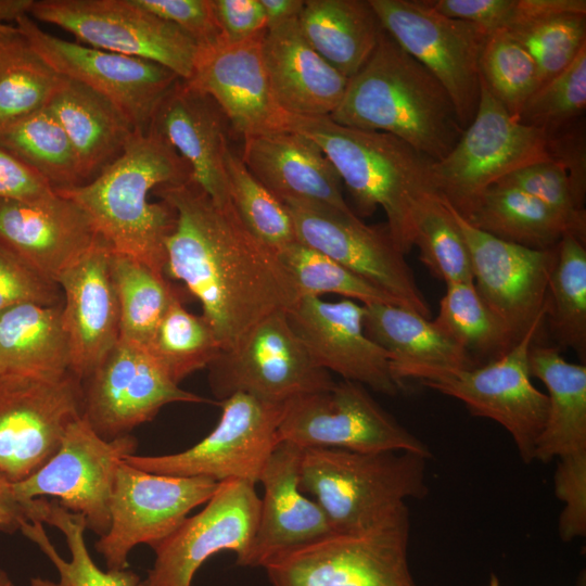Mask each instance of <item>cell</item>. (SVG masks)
<instances>
[{
    "label": "cell",
    "mask_w": 586,
    "mask_h": 586,
    "mask_svg": "<svg viewBox=\"0 0 586 586\" xmlns=\"http://www.w3.org/2000/svg\"><path fill=\"white\" fill-rule=\"evenodd\" d=\"M153 192L176 214L165 241V273L201 303L221 351L296 304L298 290L279 254L245 227L232 203L216 204L192 179Z\"/></svg>",
    "instance_id": "1"
},
{
    "label": "cell",
    "mask_w": 586,
    "mask_h": 586,
    "mask_svg": "<svg viewBox=\"0 0 586 586\" xmlns=\"http://www.w3.org/2000/svg\"><path fill=\"white\" fill-rule=\"evenodd\" d=\"M191 179L186 161L154 129L136 131L120 156L92 180L55 192L74 201L114 253L164 276L165 241L176 214L164 201L152 203L158 187Z\"/></svg>",
    "instance_id": "2"
},
{
    "label": "cell",
    "mask_w": 586,
    "mask_h": 586,
    "mask_svg": "<svg viewBox=\"0 0 586 586\" xmlns=\"http://www.w3.org/2000/svg\"><path fill=\"white\" fill-rule=\"evenodd\" d=\"M329 117L343 126L390 133L434 162L451 151L464 130L445 88L383 28Z\"/></svg>",
    "instance_id": "3"
},
{
    "label": "cell",
    "mask_w": 586,
    "mask_h": 586,
    "mask_svg": "<svg viewBox=\"0 0 586 586\" xmlns=\"http://www.w3.org/2000/svg\"><path fill=\"white\" fill-rule=\"evenodd\" d=\"M288 129L315 141L358 211L370 215L381 206L395 245L403 254L411 251L421 206L440 195L432 176L434 161L390 133L343 126L329 116L289 114Z\"/></svg>",
    "instance_id": "4"
},
{
    "label": "cell",
    "mask_w": 586,
    "mask_h": 586,
    "mask_svg": "<svg viewBox=\"0 0 586 586\" xmlns=\"http://www.w3.org/2000/svg\"><path fill=\"white\" fill-rule=\"evenodd\" d=\"M410 451L358 453L305 448L300 487L321 507L336 533L370 527L428 495L426 461Z\"/></svg>",
    "instance_id": "5"
},
{
    "label": "cell",
    "mask_w": 586,
    "mask_h": 586,
    "mask_svg": "<svg viewBox=\"0 0 586 586\" xmlns=\"http://www.w3.org/2000/svg\"><path fill=\"white\" fill-rule=\"evenodd\" d=\"M410 517L404 505L377 524L332 533L271 558V586H419L409 568Z\"/></svg>",
    "instance_id": "6"
},
{
    "label": "cell",
    "mask_w": 586,
    "mask_h": 586,
    "mask_svg": "<svg viewBox=\"0 0 586 586\" xmlns=\"http://www.w3.org/2000/svg\"><path fill=\"white\" fill-rule=\"evenodd\" d=\"M471 123L442 160L432 163L438 194L468 219L482 193L510 173L550 160L549 135L513 118L480 77Z\"/></svg>",
    "instance_id": "7"
},
{
    "label": "cell",
    "mask_w": 586,
    "mask_h": 586,
    "mask_svg": "<svg viewBox=\"0 0 586 586\" xmlns=\"http://www.w3.org/2000/svg\"><path fill=\"white\" fill-rule=\"evenodd\" d=\"M547 313L548 305L507 353L485 365L462 370H420L411 378L459 399L473 416L499 423L526 463L534 460L548 413V396L532 383L528 361Z\"/></svg>",
    "instance_id": "8"
},
{
    "label": "cell",
    "mask_w": 586,
    "mask_h": 586,
    "mask_svg": "<svg viewBox=\"0 0 586 586\" xmlns=\"http://www.w3.org/2000/svg\"><path fill=\"white\" fill-rule=\"evenodd\" d=\"M212 392L220 402L244 393L272 404L334 385L293 331L286 311L267 316L207 367Z\"/></svg>",
    "instance_id": "9"
},
{
    "label": "cell",
    "mask_w": 586,
    "mask_h": 586,
    "mask_svg": "<svg viewBox=\"0 0 586 586\" xmlns=\"http://www.w3.org/2000/svg\"><path fill=\"white\" fill-rule=\"evenodd\" d=\"M277 438L303 449L410 451L428 459L432 456L428 445L386 412L364 385L347 380L286 402Z\"/></svg>",
    "instance_id": "10"
},
{
    "label": "cell",
    "mask_w": 586,
    "mask_h": 586,
    "mask_svg": "<svg viewBox=\"0 0 586 586\" xmlns=\"http://www.w3.org/2000/svg\"><path fill=\"white\" fill-rule=\"evenodd\" d=\"M28 15L81 44L157 63L184 80L192 77L196 43L135 0H34Z\"/></svg>",
    "instance_id": "11"
},
{
    "label": "cell",
    "mask_w": 586,
    "mask_h": 586,
    "mask_svg": "<svg viewBox=\"0 0 586 586\" xmlns=\"http://www.w3.org/2000/svg\"><path fill=\"white\" fill-rule=\"evenodd\" d=\"M82 411V383L72 372L0 374V473L12 483L33 475L58 453Z\"/></svg>",
    "instance_id": "12"
},
{
    "label": "cell",
    "mask_w": 586,
    "mask_h": 586,
    "mask_svg": "<svg viewBox=\"0 0 586 586\" xmlns=\"http://www.w3.org/2000/svg\"><path fill=\"white\" fill-rule=\"evenodd\" d=\"M382 28L449 94L464 129L480 101L479 61L488 34L447 17L425 0H369Z\"/></svg>",
    "instance_id": "13"
},
{
    "label": "cell",
    "mask_w": 586,
    "mask_h": 586,
    "mask_svg": "<svg viewBox=\"0 0 586 586\" xmlns=\"http://www.w3.org/2000/svg\"><path fill=\"white\" fill-rule=\"evenodd\" d=\"M217 425L192 447L160 456L130 455L125 461L146 472L170 476H203L221 482L239 479L258 483L278 443L284 404H272L244 393L219 402Z\"/></svg>",
    "instance_id": "14"
},
{
    "label": "cell",
    "mask_w": 586,
    "mask_h": 586,
    "mask_svg": "<svg viewBox=\"0 0 586 586\" xmlns=\"http://www.w3.org/2000/svg\"><path fill=\"white\" fill-rule=\"evenodd\" d=\"M14 24L33 51L51 68L109 100L136 131L150 129L158 105L181 79L157 63L53 36L27 14Z\"/></svg>",
    "instance_id": "15"
},
{
    "label": "cell",
    "mask_w": 586,
    "mask_h": 586,
    "mask_svg": "<svg viewBox=\"0 0 586 586\" xmlns=\"http://www.w3.org/2000/svg\"><path fill=\"white\" fill-rule=\"evenodd\" d=\"M218 483L203 476L155 474L123 460L110 499L109 531L94 544L106 570L127 569L136 546L153 548L164 540L213 496Z\"/></svg>",
    "instance_id": "16"
},
{
    "label": "cell",
    "mask_w": 586,
    "mask_h": 586,
    "mask_svg": "<svg viewBox=\"0 0 586 586\" xmlns=\"http://www.w3.org/2000/svg\"><path fill=\"white\" fill-rule=\"evenodd\" d=\"M300 243L332 258L424 318L431 308L415 275L387 228L371 227L355 213L330 206L288 201Z\"/></svg>",
    "instance_id": "17"
},
{
    "label": "cell",
    "mask_w": 586,
    "mask_h": 586,
    "mask_svg": "<svg viewBox=\"0 0 586 586\" xmlns=\"http://www.w3.org/2000/svg\"><path fill=\"white\" fill-rule=\"evenodd\" d=\"M137 446L131 434L101 438L81 416L68 425L58 453L33 475L13 483V492L23 502L42 496L58 498L101 537L111 523L110 499L118 466Z\"/></svg>",
    "instance_id": "18"
},
{
    "label": "cell",
    "mask_w": 586,
    "mask_h": 586,
    "mask_svg": "<svg viewBox=\"0 0 586 586\" xmlns=\"http://www.w3.org/2000/svg\"><path fill=\"white\" fill-rule=\"evenodd\" d=\"M259 502L254 483L239 479L219 482L201 511L187 517L152 548L153 565L137 586H193L201 565L222 550L233 551L241 565L256 530Z\"/></svg>",
    "instance_id": "19"
},
{
    "label": "cell",
    "mask_w": 586,
    "mask_h": 586,
    "mask_svg": "<svg viewBox=\"0 0 586 586\" xmlns=\"http://www.w3.org/2000/svg\"><path fill=\"white\" fill-rule=\"evenodd\" d=\"M82 417L105 441L128 435L170 403H209L173 382L145 348L118 340L84 381Z\"/></svg>",
    "instance_id": "20"
},
{
    "label": "cell",
    "mask_w": 586,
    "mask_h": 586,
    "mask_svg": "<svg viewBox=\"0 0 586 586\" xmlns=\"http://www.w3.org/2000/svg\"><path fill=\"white\" fill-rule=\"evenodd\" d=\"M449 206L470 252L476 292L519 341L547 307L557 246L535 250L504 241L475 228Z\"/></svg>",
    "instance_id": "21"
},
{
    "label": "cell",
    "mask_w": 586,
    "mask_h": 586,
    "mask_svg": "<svg viewBox=\"0 0 586 586\" xmlns=\"http://www.w3.org/2000/svg\"><path fill=\"white\" fill-rule=\"evenodd\" d=\"M286 316L320 368L386 395L404 388L391 371L387 353L365 331L362 304L348 298L326 302L301 296Z\"/></svg>",
    "instance_id": "22"
},
{
    "label": "cell",
    "mask_w": 586,
    "mask_h": 586,
    "mask_svg": "<svg viewBox=\"0 0 586 586\" xmlns=\"http://www.w3.org/2000/svg\"><path fill=\"white\" fill-rule=\"evenodd\" d=\"M266 30L237 42L222 37L198 47L188 80L216 101L242 138L288 129L289 114L272 95L264 63Z\"/></svg>",
    "instance_id": "23"
},
{
    "label": "cell",
    "mask_w": 586,
    "mask_h": 586,
    "mask_svg": "<svg viewBox=\"0 0 586 586\" xmlns=\"http://www.w3.org/2000/svg\"><path fill=\"white\" fill-rule=\"evenodd\" d=\"M100 240L88 215L56 192L38 201L0 200V244L55 283Z\"/></svg>",
    "instance_id": "24"
},
{
    "label": "cell",
    "mask_w": 586,
    "mask_h": 586,
    "mask_svg": "<svg viewBox=\"0 0 586 586\" xmlns=\"http://www.w3.org/2000/svg\"><path fill=\"white\" fill-rule=\"evenodd\" d=\"M303 448L273 447L258 482L263 485L256 530L241 566H264L275 556L334 533L321 507L300 487Z\"/></svg>",
    "instance_id": "25"
},
{
    "label": "cell",
    "mask_w": 586,
    "mask_h": 586,
    "mask_svg": "<svg viewBox=\"0 0 586 586\" xmlns=\"http://www.w3.org/2000/svg\"><path fill=\"white\" fill-rule=\"evenodd\" d=\"M111 252L101 239L58 280L64 295L62 322L69 346L71 372L81 381L100 366L119 340V307L110 272Z\"/></svg>",
    "instance_id": "26"
},
{
    "label": "cell",
    "mask_w": 586,
    "mask_h": 586,
    "mask_svg": "<svg viewBox=\"0 0 586 586\" xmlns=\"http://www.w3.org/2000/svg\"><path fill=\"white\" fill-rule=\"evenodd\" d=\"M150 128L186 161L192 181L216 204H231L226 170L231 127L212 97L179 79L158 105Z\"/></svg>",
    "instance_id": "27"
},
{
    "label": "cell",
    "mask_w": 586,
    "mask_h": 586,
    "mask_svg": "<svg viewBox=\"0 0 586 586\" xmlns=\"http://www.w3.org/2000/svg\"><path fill=\"white\" fill-rule=\"evenodd\" d=\"M241 158L250 173L282 203L309 202L354 213L342 180L310 138L286 129L243 138Z\"/></svg>",
    "instance_id": "28"
},
{
    "label": "cell",
    "mask_w": 586,
    "mask_h": 586,
    "mask_svg": "<svg viewBox=\"0 0 586 586\" xmlns=\"http://www.w3.org/2000/svg\"><path fill=\"white\" fill-rule=\"evenodd\" d=\"M263 58L272 95L294 116H330L345 94L348 78L306 40L297 18L267 28Z\"/></svg>",
    "instance_id": "29"
},
{
    "label": "cell",
    "mask_w": 586,
    "mask_h": 586,
    "mask_svg": "<svg viewBox=\"0 0 586 586\" xmlns=\"http://www.w3.org/2000/svg\"><path fill=\"white\" fill-rule=\"evenodd\" d=\"M365 306L367 335L390 357L394 378L404 381L420 370H462L475 367L474 360L441 331L431 319L395 304Z\"/></svg>",
    "instance_id": "30"
},
{
    "label": "cell",
    "mask_w": 586,
    "mask_h": 586,
    "mask_svg": "<svg viewBox=\"0 0 586 586\" xmlns=\"http://www.w3.org/2000/svg\"><path fill=\"white\" fill-rule=\"evenodd\" d=\"M47 109L71 141L84 183L116 161L136 132L113 103L65 77Z\"/></svg>",
    "instance_id": "31"
},
{
    "label": "cell",
    "mask_w": 586,
    "mask_h": 586,
    "mask_svg": "<svg viewBox=\"0 0 586 586\" xmlns=\"http://www.w3.org/2000/svg\"><path fill=\"white\" fill-rule=\"evenodd\" d=\"M530 372L547 387L548 413L534 460L586 457V365L565 360L558 346L533 344Z\"/></svg>",
    "instance_id": "32"
},
{
    "label": "cell",
    "mask_w": 586,
    "mask_h": 586,
    "mask_svg": "<svg viewBox=\"0 0 586 586\" xmlns=\"http://www.w3.org/2000/svg\"><path fill=\"white\" fill-rule=\"evenodd\" d=\"M29 521L20 531L31 540L59 572L67 586H137L140 576L132 570H101L91 558L86 540L85 518L58 501L35 498L29 502Z\"/></svg>",
    "instance_id": "33"
},
{
    "label": "cell",
    "mask_w": 586,
    "mask_h": 586,
    "mask_svg": "<svg viewBox=\"0 0 586 586\" xmlns=\"http://www.w3.org/2000/svg\"><path fill=\"white\" fill-rule=\"evenodd\" d=\"M68 372L62 304L23 303L0 313V374L62 377Z\"/></svg>",
    "instance_id": "34"
},
{
    "label": "cell",
    "mask_w": 586,
    "mask_h": 586,
    "mask_svg": "<svg viewBox=\"0 0 586 586\" xmlns=\"http://www.w3.org/2000/svg\"><path fill=\"white\" fill-rule=\"evenodd\" d=\"M297 22L308 43L348 79L368 61L382 30L369 0H306Z\"/></svg>",
    "instance_id": "35"
},
{
    "label": "cell",
    "mask_w": 586,
    "mask_h": 586,
    "mask_svg": "<svg viewBox=\"0 0 586 586\" xmlns=\"http://www.w3.org/2000/svg\"><path fill=\"white\" fill-rule=\"evenodd\" d=\"M466 220L498 239L535 250L556 247L569 232L564 220L544 203L498 183L482 193Z\"/></svg>",
    "instance_id": "36"
},
{
    "label": "cell",
    "mask_w": 586,
    "mask_h": 586,
    "mask_svg": "<svg viewBox=\"0 0 586 586\" xmlns=\"http://www.w3.org/2000/svg\"><path fill=\"white\" fill-rule=\"evenodd\" d=\"M62 81L17 28L1 37L0 130L46 109Z\"/></svg>",
    "instance_id": "37"
},
{
    "label": "cell",
    "mask_w": 586,
    "mask_h": 586,
    "mask_svg": "<svg viewBox=\"0 0 586 586\" xmlns=\"http://www.w3.org/2000/svg\"><path fill=\"white\" fill-rule=\"evenodd\" d=\"M549 321L562 347L572 348L586 360V247L565 232L556 247V259L547 288Z\"/></svg>",
    "instance_id": "38"
},
{
    "label": "cell",
    "mask_w": 586,
    "mask_h": 586,
    "mask_svg": "<svg viewBox=\"0 0 586 586\" xmlns=\"http://www.w3.org/2000/svg\"><path fill=\"white\" fill-rule=\"evenodd\" d=\"M110 272L119 307V339L145 348L178 293L164 276L111 252Z\"/></svg>",
    "instance_id": "39"
},
{
    "label": "cell",
    "mask_w": 586,
    "mask_h": 586,
    "mask_svg": "<svg viewBox=\"0 0 586 586\" xmlns=\"http://www.w3.org/2000/svg\"><path fill=\"white\" fill-rule=\"evenodd\" d=\"M0 144L54 190L84 184L71 141L47 107L0 130Z\"/></svg>",
    "instance_id": "40"
},
{
    "label": "cell",
    "mask_w": 586,
    "mask_h": 586,
    "mask_svg": "<svg viewBox=\"0 0 586 586\" xmlns=\"http://www.w3.org/2000/svg\"><path fill=\"white\" fill-rule=\"evenodd\" d=\"M432 321L473 360L476 354L489 360L498 358L518 342L481 298L473 282L447 284Z\"/></svg>",
    "instance_id": "41"
},
{
    "label": "cell",
    "mask_w": 586,
    "mask_h": 586,
    "mask_svg": "<svg viewBox=\"0 0 586 586\" xmlns=\"http://www.w3.org/2000/svg\"><path fill=\"white\" fill-rule=\"evenodd\" d=\"M145 349L178 385L191 373L207 368L221 353L209 323L188 311L179 295L169 304Z\"/></svg>",
    "instance_id": "42"
},
{
    "label": "cell",
    "mask_w": 586,
    "mask_h": 586,
    "mask_svg": "<svg viewBox=\"0 0 586 586\" xmlns=\"http://www.w3.org/2000/svg\"><path fill=\"white\" fill-rule=\"evenodd\" d=\"M413 246L420 260L447 284L473 282L470 252L447 201L426 200L415 220Z\"/></svg>",
    "instance_id": "43"
},
{
    "label": "cell",
    "mask_w": 586,
    "mask_h": 586,
    "mask_svg": "<svg viewBox=\"0 0 586 586\" xmlns=\"http://www.w3.org/2000/svg\"><path fill=\"white\" fill-rule=\"evenodd\" d=\"M231 203L245 227L276 253L297 241L285 205L246 168L231 146L226 155Z\"/></svg>",
    "instance_id": "44"
},
{
    "label": "cell",
    "mask_w": 586,
    "mask_h": 586,
    "mask_svg": "<svg viewBox=\"0 0 586 586\" xmlns=\"http://www.w3.org/2000/svg\"><path fill=\"white\" fill-rule=\"evenodd\" d=\"M479 69L489 92L518 120L538 87L537 66L530 53L507 29H498L486 39Z\"/></svg>",
    "instance_id": "45"
},
{
    "label": "cell",
    "mask_w": 586,
    "mask_h": 586,
    "mask_svg": "<svg viewBox=\"0 0 586 586\" xmlns=\"http://www.w3.org/2000/svg\"><path fill=\"white\" fill-rule=\"evenodd\" d=\"M279 256L293 277L300 296L337 294L362 305L383 303L402 306L383 290L298 241L280 252Z\"/></svg>",
    "instance_id": "46"
},
{
    "label": "cell",
    "mask_w": 586,
    "mask_h": 586,
    "mask_svg": "<svg viewBox=\"0 0 586 586\" xmlns=\"http://www.w3.org/2000/svg\"><path fill=\"white\" fill-rule=\"evenodd\" d=\"M586 106V46L562 72L542 84L531 94L518 120L548 135L574 124Z\"/></svg>",
    "instance_id": "47"
},
{
    "label": "cell",
    "mask_w": 586,
    "mask_h": 586,
    "mask_svg": "<svg viewBox=\"0 0 586 586\" xmlns=\"http://www.w3.org/2000/svg\"><path fill=\"white\" fill-rule=\"evenodd\" d=\"M508 31L534 60L540 86L568 67L586 46V14H561Z\"/></svg>",
    "instance_id": "48"
},
{
    "label": "cell",
    "mask_w": 586,
    "mask_h": 586,
    "mask_svg": "<svg viewBox=\"0 0 586 586\" xmlns=\"http://www.w3.org/2000/svg\"><path fill=\"white\" fill-rule=\"evenodd\" d=\"M496 183L534 196L564 220L570 233L585 242V209L577 205L566 170L560 162L550 158L524 166Z\"/></svg>",
    "instance_id": "49"
},
{
    "label": "cell",
    "mask_w": 586,
    "mask_h": 586,
    "mask_svg": "<svg viewBox=\"0 0 586 586\" xmlns=\"http://www.w3.org/2000/svg\"><path fill=\"white\" fill-rule=\"evenodd\" d=\"M61 288L0 244V313L14 305L62 304Z\"/></svg>",
    "instance_id": "50"
},
{
    "label": "cell",
    "mask_w": 586,
    "mask_h": 586,
    "mask_svg": "<svg viewBox=\"0 0 586 586\" xmlns=\"http://www.w3.org/2000/svg\"><path fill=\"white\" fill-rule=\"evenodd\" d=\"M135 2L177 26L198 47L212 44L222 38L212 0H135Z\"/></svg>",
    "instance_id": "51"
},
{
    "label": "cell",
    "mask_w": 586,
    "mask_h": 586,
    "mask_svg": "<svg viewBox=\"0 0 586 586\" xmlns=\"http://www.w3.org/2000/svg\"><path fill=\"white\" fill-rule=\"evenodd\" d=\"M555 493L564 504L559 520L563 540L584 536L586 532V457L558 460Z\"/></svg>",
    "instance_id": "52"
},
{
    "label": "cell",
    "mask_w": 586,
    "mask_h": 586,
    "mask_svg": "<svg viewBox=\"0 0 586 586\" xmlns=\"http://www.w3.org/2000/svg\"><path fill=\"white\" fill-rule=\"evenodd\" d=\"M436 12L472 23L491 35L510 25L515 0H425Z\"/></svg>",
    "instance_id": "53"
},
{
    "label": "cell",
    "mask_w": 586,
    "mask_h": 586,
    "mask_svg": "<svg viewBox=\"0 0 586 586\" xmlns=\"http://www.w3.org/2000/svg\"><path fill=\"white\" fill-rule=\"evenodd\" d=\"M54 193L43 177L0 144V200L38 201Z\"/></svg>",
    "instance_id": "54"
},
{
    "label": "cell",
    "mask_w": 586,
    "mask_h": 586,
    "mask_svg": "<svg viewBox=\"0 0 586 586\" xmlns=\"http://www.w3.org/2000/svg\"><path fill=\"white\" fill-rule=\"evenodd\" d=\"M212 3L222 37L229 42L245 40L267 29L260 0H212Z\"/></svg>",
    "instance_id": "55"
},
{
    "label": "cell",
    "mask_w": 586,
    "mask_h": 586,
    "mask_svg": "<svg viewBox=\"0 0 586 586\" xmlns=\"http://www.w3.org/2000/svg\"><path fill=\"white\" fill-rule=\"evenodd\" d=\"M569 13L586 14V1L515 0L512 18L507 29L514 30L542 20Z\"/></svg>",
    "instance_id": "56"
},
{
    "label": "cell",
    "mask_w": 586,
    "mask_h": 586,
    "mask_svg": "<svg viewBox=\"0 0 586 586\" xmlns=\"http://www.w3.org/2000/svg\"><path fill=\"white\" fill-rule=\"evenodd\" d=\"M12 482L0 473V531L14 533L22 523L29 521L28 501L16 498Z\"/></svg>",
    "instance_id": "57"
},
{
    "label": "cell",
    "mask_w": 586,
    "mask_h": 586,
    "mask_svg": "<svg viewBox=\"0 0 586 586\" xmlns=\"http://www.w3.org/2000/svg\"><path fill=\"white\" fill-rule=\"evenodd\" d=\"M266 17V27L270 28L297 18L303 10L304 0H260Z\"/></svg>",
    "instance_id": "58"
},
{
    "label": "cell",
    "mask_w": 586,
    "mask_h": 586,
    "mask_svg": "<svg viewBox=\"0 0 586 586\" xmlns=\"http://www.w3.org/2000/svg\"><path fill=\"white\" fill-rule=\"evenodd\" d=\"M34 0H0V38L16 29L15 22L22 15H28Z\"/></svg>",
    "instance_id": "59"
},
{
    "label": "cell",
    "mask_w": 586,
    "mask_h": 586,
    "mask_svg": "<svg viewBox=\"0 0 586 586\" xmlns=\"http://www.w3.org/2000/svg\"><path fill=\"white\" fill-rule=\"evenodd\" d=\"M29 586H67L63 584L61 581L53 582L51 579L42 578V577H33L29 582Z\"/></svg>",
    "instance_id": "60"
},
{
    "label": "cell",
    "mask_w": 586,
    "mask_h": 586,
    "mask_svg": "<svg viewBox=\"0 0 586 586\" xmlns=\"http://www.w3.org/2000/svg\"><path fill=\"white\" fill-rule=\"evenodd\" d=\"M0 586H15L9 574L0 568Z\"/></svg>",
    "instance_id": "61"
},
{
    "label": "cell",
    "mask_w": 586,
    "mask_h": 586,
    "mask_svg": "<svg viewBox=\"0 0 586 586\" xmlns=\"http://www.w3.org/2000/svg\"><path fill=\"white\" fill-rule=\"evenodd\" d=\"M489 586H499L498 579L496 578V576L494 575L492 576Z\"/></svg>",
    "instance_id": "62"
}]
</instances>
